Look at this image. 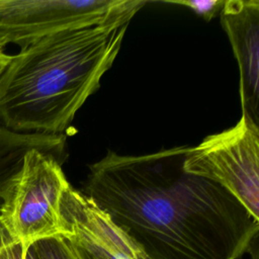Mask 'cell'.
I'll use <instances>...</instances> for the list:
<instances>
[{
    "mask_svg": "<svg viewBox=\"0 0 259 259\" xmlns=\"http://www.w3.org/2000/svg\"><path fill=\"white\" fill-rule=\"evenodd\" d=\"M226 0H169L163 1L166 4H175L186 6L196 15L201 16L204 20L209 21L221 13Z\"/></svg>",
    "mask_w": 259,
    "mask_h": 259,
    "instance_id": "10",
    "label": "cell"
},
{
    "mask_svg": "<svg viewBox=\"0 0 259 259\" xmlns=\"http://www.w3.org/2000/svg\"><path fill=\"white\" fill-rule=\"evenodd\" d=\"M66 155L30 149L0 211L10 234L24 247L61 235L60 200L70 184L62 170Z\"/></svg>",
    "mask_w": 259,
    "mask_h": 259,
    "instance_id": "3",
    "label": "cell"
},
{
    "mask_svg": "<svg viewBox=\"0 0 259 259\" xmlns=\"http://www.w3.org/2000/svg\"><path fill=\"white\" fill-rule=\"evenodd\" d=\"M32 247L37 259H78L69 241L61 235L38 240Z\"/></svg>",
    "mask_w": 259,
    "mask_h": 259,
    "instance_id": "9",
    "label": "cell"
},
{
    "mask_svg": "<svg viewBox=\"0 0 259 259\" xmlns=\"http://www.w3.org/2000/svg\"><path fill=\"white\" fill-rule=\"evenodd\" d=\"M144 0H0V49L135 15Z\"/></svg>",
    "mask_w": 259,
    "mask_h": 259,
    "instance_id": "5",
    "label": "cell"
},
{
    "mask_svg": "<svg viewBox=\"0 0 259 259\" xmlns=\"http://www.w3.org/2000/svg\"><path fill=\"white\" fill-rule=\"evenodd\" d=\"M187 148L108 152L89 165L83 193L149 259H239L259 221L218 183L184 171Z\"/></svg>",
    "mask_w": 259,
    "mask_h": 259,
    "instance_id": "1",
    "label": "cell"
},
{
    "mask_svg": "<svg viewBox=\"0 0 259 259\" xmlns=\"http://www.w3.org/2000/svg\"><path fill=\"white\" fill-rule=\"evenodd\" d=\"M23 259H37L36 255H35V252H34V249L32 247V244L30 246H28V248L26 249Z\"/></svg>",
    "mask_w": 259,
    "mask_h": 259,
    "instance_id": "14",
    "label": "cell"
},
{
    "mask_svg": "<svg viewBox=\"0 0 259 259\" xmlns=\"http://www.w3.org/2000/svg\"><path fill=\"white\" fill-rule=\"evenodd\" d=\"M27 248L10 234L0 218V259H23Z\"/></svg>",
    "mask_w": 259,
    "mask_h": 259,
    "instance_id": "11",
    "label": "cell"
},
{
    "mask_svg": "<svg viewBox=\"0 0 259 259\" xmlns=\"http://www.w3.org/2000/svg\"><path fill=\"white\" fill-rule=\"evenodd\" d=\"M60 223L61 236L100 259H149L104 210L70 184L60 200Z\"/></svg>",
    "mask_w": 259,
    "mask_h": 259,
    "instance_id": "6",
    "label": "cell"
},
{
    "mask_svg": "<svg viewBox=\"0 0 259 259\" xmlns=\"http://www.w3.org/2000/svg\"><path fill=\"white\" fill-rule=\"evenodd\" d=\"M34 148L66 155V138L64 135L17 133L0 123V211L13 189L25 154Z\"/></svg>",
    "mask_w": 259,
    "mask_h": 259,
    "instance_id": "8",
    "label": "cell"
},
{
    "mask_svg": "<svg viewBox=\"0 0 259 259\" xmlns=\"http://www.w3.org/2000/svg\"><path fill=\"white\" fill-rule=\"evenodd\" d=\"M64 238H65V237H64ZM67 240H68V239H67ZM68 241H69V240H68ZM69 243H70L71 246L73 247L74 252H75V254H76V256H77L78 259H100L98 256H96V255H94L93 253H91L90 251L84 249V248L81 247L80 245L75 244V243H73V242H71V241H69Z\"/></svg>",
    "mask_w": 259,
    "mask_h": 259,
    "instance_id": "12",
    "label": "cell"
},
{
    "mask_svg": "<svg viewBox=\"0 0 259 259\" xmlns=\"http://www.w3.org/2000/svg\"><path fill=\"white\" fill-rule=\"evenodd\" d=\"M183 169L227 189L259 221V124L249 116L188 147Z\"/></svg>",
    "mask_w": 259,
    "mask_h": 259,
    "instance_id": "4",
    "label": "cell"
},
{
    "mask_svg": "<svg viewBox=\"0 0 259 259\" xmlns=\"http://www.w3.org/2000/svg\"><path fill=\"white\" fill-rule=\"evenodd\" d=\"M10 59H11V56L7 55L6 53H4V51L2 49H0V77H1L2 73L4 72L5 68L7 67Z\"/></svg>",
    "mask_w": 259,
    "mask_h": 259,
    "instance_id": "13",
    "label": "cell"
},
{
    "mask_svg": "<svg viewBox=\"0 0 259 259\" xmlns=\"http://www.w3.org/2000/svg\"><path fill=\"white\" fill-rule=\"evenodd\" d=\"M220 16L239 66L242 113L259 124V1L228 0Z\"/></svg>",
    "mask_w": 259,
    "mask_h": 259,
    "instance_id": "7",
    "label": "cell"
},
{
    "mask_svg": "<svg viewBox=\"0 0 259 259\" xmlns=\"http://www.w3.org/2000/svg\"><path fill=\"white\" fill-rule=\"evenodd\" d=\"M133 16L58 32L11 56L0 77V123L17 133L63 135L98 90Z\"/></svg>",
    "mask_w": 259,
    "mask_h": 259,
    "instance_id": "2",
    "label": "cell"
}]
</instances>
